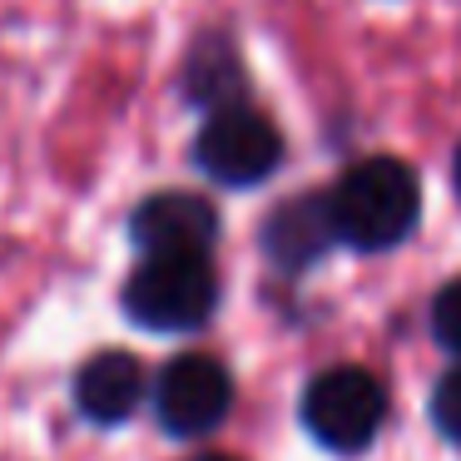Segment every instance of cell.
I'll list each match as a JSON object with an SVG mask.
<instances>
[{"label": "cell", "mask_w": 461, "mask_h": 461, "mask_svg": "<svg viewBox=\"0 0 461 461\" xmlns=\"http://www.w3.org/2000/svg\"><path fill=\"white\" fill-rule=\"evenodd\" d=\"M322 199H328L332 239L362 253H382V249H397L417 229L421 184L402 159L372 154V159L352 164Z\"/></svg>", "instance_id": "cell-1"}, {"label": "cell", "mask_w": 461, "mask_h": 461, "mask_svg": "<svg viewBox=\"0 0 461 461\" xmlns=\"http://www.w3.org/2000/svg\"><path fill=\"white\" fill-rule=\"evenodd\" d=\"M213 303H219V278L203 253H154L124 283V312L149 332L203 328Z\"/></svg>", "instance_id": "cell-2"}, {"label": "cell", "mask_w": 461, "mask_h": 461, "mask_svg": "<svg viewBox=\"0 0 461 461\" xmlns=\"http://www.w3.org/2000/svg\"><path fill=\"white\" fill-rule=\"evenodd\" d=\"M387 421V392L367 367H328L303 392V427L332 456H357Z\"/></svg>", "instance_id": "cell-3"}, {"label": "cell", "mask_w": 461, "mask_h": 461, "mask_svg": "<svg viewBox=\"0 0 461 461\" xmlns=\"http://www.w3.org/2000/svg\"><path fill=\"white\" fill-rule=\"evenodd\" d=\"M194 159H199V169L213 184L253 189V184H263L283 164V134L268 114L249 110V104H223L199 130Z\"/></svg>", "instance_id": "cell-4"}, {"label": "cell", "mask_w": 461, "mask_h": 461, "mask_svg": "<svg viewBox=\"0 0 461 461\" xmlns=\"http://www.w3.org/2000/svg\"><path fill=\"white\" fill-rule=\"evenodd\" d=\"M154 407H159L164 431H174V437H203V431H213L233 407L229 367L203 357V352H184V357H174L169 367L159 372Z\"/></svg>", "instance_id": "cell-5"}, {"label": "cell", "mask_w": 461, "mask_h": 461, "mask_svg": "<svg viewBox=\"0 0 461 461\" xmlns=\"http://www.w3.org/2000/svg\"><path fill=\"white\" fill-rule=\"evenodd\" d=\"M130 233L144 249V258H154V253H209V243L219 239V213L199 194H149L134 209Z\"/></svg>", "instance_id": "cell-6"}, {"label": "cell", "mask_w": 461, "mask_h": 461, "mask_svg": "<svg viewBox=\"0 0 461 461\" xmlns=\"http://www.w3.org/2000/svg\"><path fill=\"white\" fill-rule=\"evenodd\" d=\"M332 219H328V199H288L268 213V229H263V253L278 263L283 273H303L332 249Z\"/></svg>", "instance_id": "cell-7"}, {"label": "cell", "mask_w": 461, "mask_h": 461, "mask_svg": "<svg viewBox=\"0 0 461 461\" xmlns=\"http://www.w3.org/2000/svg\"><path fill=\"white\" fill-rule=\"evenodd\" d=\"M140 397H144V367L130 352H100V357H90L80 367V377H75V402H80V411L90 421H100V427H120V421L140 407Z\"/></svg>", "instance_id": "cell-8"}, {"label": "cell", "mask_w": 461, "mask_h": 461, "mask_svg": "<svg viewBox=\"0 0 461 461\" xmlns=\"http://www.w3.org/2000/svg\"><path fill=\"white\" fill-rule=\"evenodd\" d=\"M239 85H243L239 60H233V50H229L223 41H209L199 55H194V65H189V95H194L199 104L223 110V104H233Z\"/></svg>", "instance_id": "cell-9"}, {"label": "cell", "mask_w": 461, "mask_h": 461, "mask_svg": "<svg viewBox=\"0 0 461 461\" xmlns=\"http://www.w3.org/2000/svg\"><path fill=\"white\" fill-rule=\"evenodd\" d=\"M431 332L447 352L461 357V278H451L447 288L431 298Z\"/></svg>", "instance_id": "cell-10"}, {"label": "cell", "mask_w": 461, "mask_h": 461, "mask_svg": "<svg viewBox=\"0 0 461 461\" xmlns=\"http://www.w3.org/2000/svg\"><path fill=\"white\" fill-rule=\"evenodd\" d=\"M431 421L441 427V437L461 447V367H451L431 392Z\"/></svg>", "instance_id": "cell-11"}, {"label": "cell", "mask_w": 461, "mask_h": 461, "mask_svg": "<svg viewBox=\"0 0 461 461\" xmlns=\"http://www.w3.org/2000/svg\"><path fill=\"white\" fill-rule=\"evenodd\" d=\"M189 461H233V456H219V451H213V456H189Z\"/></svg>", "instance_id": "cell-12"}, {"label": "cell", "mask_w": 461, "mask_h": 461, "mask_svg": "<svg viewBox=\"0 0 461 461\" xmlns=\"http://www.w3.org/2000/svg\"><path fill=\"white\" fill-rule=\"evenodd\" d=\"M456 194H461V149H456Z\"/></svg>", "instance_id": "cell-13"}]
</instances>
